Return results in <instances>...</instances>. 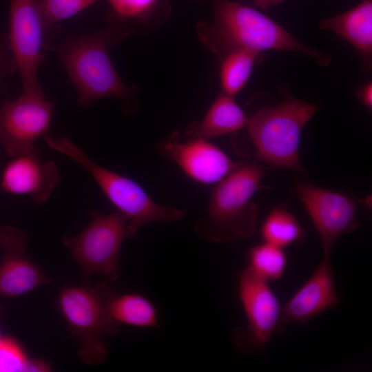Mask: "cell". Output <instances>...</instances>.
Masks as SVG:
<instances>
[{
	"instance_id": "cell-1",
	"label": "cell",
	"mask_w": 372,
	"mask_h": 372,
	"mask_svg": "<svg viewBox=\"0 0 372 372\" xmlns=\"http://www.w3.org/2000/svg\"><path fill=\"white\" fill-rule=\"evenodd\" d=\"M128 32L113 25L79 34L55 25L43 32V49L56 54L77 92L80 105L87 107L98 99L114 97L122 101L125 113L136 109L134 90L122 81L108 52L109 48Z\"/></svg>"
},
{
	"instance_id": "cell-2",
	"label": "cell",
	"mask_w": 372,
	"mask_h": 372,
	"mask_svg": "<svg viewBox=\"0 0 372 372\" xmlns=\"http://www.w3.org/2000/svg\"><path fill=\"white\" fill-rule=\"evenodd\" d=\"M265 172L258 163H240L212 189L207 214L195 220L194 231L218 243L251 237L257 229L258 216L252 198Z\"/></svg>"
},
{
	"instance_id": "cell-3",
	"label": "cell",
	"mask_w": 372,
	"mask_h": 372,
	"mask_svg": "<svg viewBox=\"0 0 372 372\" xmlns=\"http://www.w3.org/2000/svg\"><path fill=\"white\" fill-rule=\"evenodd\" d=\"M212 49L219 53L241 48L260 52L281 50L299 52L326 66L331 56L302 43L278 23L251 7L221 0L215 8L209 37Z\"/></svg>"
},
{
	"instance_id": "cell-4",
	"label": "cell",
	"mask_w": 372,
	"mask_h": 372,
	"mask_svg": "<svg viewBox=\"0 0 372 372\" xmlns=\"http://www.w3.org/2000/svg\"><path fill=\"white\" fill-rule=\"evenodd\" d=\"M48 145L85 168L117 211L127 219L126 238H134L141 227L152 222L172 223L180 220L187 211L155 202L132 178L94 163L66 137L45 136Z\"/></svg>"
},
{
	"instance_id": "cell-5",
	"label": "cell",
	"mask_w": 372,
	"mask_h": 372,
	"mask_svg": "<svg viewBox=\"0 0 372 372\" xmlns=\"http://www.w3.org/2000/svg\"><path fill=\"white\" fill-rule=\"evenodd\" d=\"M115 283L104 280L90 286L83 280L81 285L64 287L59 292L57 307L70 335L78 341L79 358L85 364L104 362L108 351L103 338L118 333V324L107 309V298Z\"/></svg>"
},
{
	"instance_id": "cell-6",
	"label": "cell",
	"mask_w": 372,
	"mask_h": 372,
	"mask_svg": "<svg viewBox=\"0 0 372 372\" xmlns=\"http://www.w3.org/2000/svg\"><path fill=\"white\" fill-rule=\"evenodd\" d=\"M316 110L310 103L289 98L248 118L256 159L273 167L304 173L299 156L300 134Z\"/></svg>"
},
{
	"instance_id": "cell-7",
	"label": "cell",
	"mask_w": 372,
	"mask_h": 372,
	"mask_svg": "<svg viewBox=\"0 0 372 372\" xmlns=\"http://www.w3.org/2000/svg\"><path fill=\"white\" fill-rule=\"evenodd\" d=\"M91 221L75 237L63 236V243L82 269L84 280L100 275L116 282L119 276V251L126 238L127 218L118 211H90Z\"/></svg>"
},
{
	"instance_id": "cell-8",
	"label": "cell",
	"mask_w": 372,
	"mask_h": 372,
	"mask_svg": "<svg viewBox=\"0 0 372 372\" xmlns=\"http://www.w3.org/2000/svg\"><path fill=\"white\" fill-rule=\"evenodd\" d=\"M238 293L246 317V325L236 331L234 342L244 351L260 349L267 345L275 333L282 307L269 282L249 267L240 274Z\"/></svg>"
},
{
	"instance_id": "cell-9",
	"label": "cell",
	"mask_w": 372,
	"mask_h": 372,
	"mask_svg": "<svg viewBox=\"0 0 372 372\" xmlns=\"http://www.w3.org/2000/svg\"><path fill=\"white\" fill-rule=\"evenodd\" d=\"M11 48L19 72L23 94L46 98L39 82L38 68L43 63V29L36 0H9Z\"/></svg>"
},
{
	"instance_id": "cell-10",
	"label": "cell",
	"mask_w": 372,
	"mask_h": 372,
	"mask_svg": "<svg viewBox=\"0 0 372 372\" xmlns=\"http://www.w3.org/2000/svg\"><path fill=\"white\" fill-rule=\"evenodd\" d=\"M293 192L313 223L324 256L330 257L338 238L358 228V202L346 194L300 179L296 181Z\"/></svg>"
},
{
	"instance_id": "cell-11",
	"label": "cell",
	"mask_w": 372,
	"mask_h": 372,
	"mask_svg": "<svg viewBox=\"0 0 372 372\" xmlns=\"http://www.w3.org/2000/svg\"><path fill=\"white\" fill-rule=\"evenodd\" d=\"M53 102L22 93L0 106V145L14 157L37 151L34 142L50 130Z\"/></svg>"
},
{
	"instance_id": "cell-12",
	"label": "cell",
	"mask_w": 372,
	"mask_h": 372,
	"mask_svg": "<svg viewBox=\"0 0 372 372\" xmlns=\"http://www.w3.org/2000/svg\"><path fill=\"white\" fill-rule=\"evenodd\" d=\"M156 148L191 179L205 185L219 182L240 164L232 161L218 146L203 138H189L182 141L174 134Z\"/></svg>"
},
{
	"instance_id": "cell-13",
	"label": "cell",
	"mask_w": 372,
	"mask_h": 372,
	"mask_svg": "<svg viewBox=\"0 0 372 372\" xmlns=\"http://www.w3.org/2000/svg\"><path fill=\"white\" fill-rule=\"evenodd\" d=\"M28 236L23 230L0 226V294L16 298L50 282L27 252Z\"/></svg>"
},
{
	"instance_id": "cell-14",
	"label": "cell",
	"mask_w": 372,
	"mask_h": 372,
	"mask_svg": "<svg viewBox=\"0 0 372 372\" xmlns=\"http://www.w3.org/2000/svg\"><path fill=\"white\" fill-rule=\"evenodd\" d=\"M340 302L329 256H324L309 278L282 307L275 333L292 323H305Z\"/></svg>"
},
{
	"instance_id": "cell-15",
	"label": "cell",
	"mask_w": 372,
	"mask_h": 372,
	"mask_svg": "<svg viewBox=\"0 0 372 372\" xmlns=\"http://www.w3.org/2000/svg\"><path fill=\"white\" fill-rule=\"evenodd\" d=\"M60 180L52 161H43L37 151L12 157L2 172L1 187L6 192L30 196L37 204L46 202Z\"/></svg>"
},
{
	"instance_id": "cell-16",
	"label": "cell",
	"mask_w": 372,
	"mask_h": 372,
	"mask_svg": "<svg viewBox=\"0 0 372 372\" xmlns=\"http://www.w3.org/2000/svg\"><path fill=\"white\" fill-rule=\"evenodd\" d=\"M320 28L331 30L361 54L364 70L371 68L372 1L363 0L350 10L320 21Z\"/></svg>"
},
{
	"instance_id": "cell-17",
	"label": "cell",
	"mask_w": 372,
	"mask_h": 372,
	"mask_svg": "<svg viewBox=\"0 0 372 372\" xmlns=\"http://www.w3.org/2000/svg\"><path fill=\"white\" fill-rule=\"evenodd\" d=\"M248 118L233 96L220 93L201 122L192 124L186 131L189 138L208 140L233 133L247 125Z\"/></svg>"
},
{
	"instance_id": "cell-18",
	"label": "cell",
	"mask_w": 372,
	"mask_h": 372,
	"mask_svg": "<svg viewBox=\"0 0 372 372\" xmlns=\"http://www.w3.org/2000/svg\"><path fill=\"white\" fill-rule=\"evenodd\" d=\"M107 309L118 324L136 327H157V312L152 302L136 293H117L114 289L107 298Z\"/></svg>"
},
{
	"instance_id": "cell-19",
	"label": "cell",
	"mask_w": 372,
	"mask_h": 372,
	"mask_svg": "<svg viewBox=\"0 0 372 372\" xmlns=\"http://www.w3.org/2000/svg\"><path fill=\"white\" fill-rule=\"evenodd\" d=\"M264 242L284 248L293 243H302L306 231L286 206L273 208L260 227Z\"/></svg>"
},
{
	"instance_id": "cell-20",
	"label": "cell",
	"mask_w": 372,
	"mask_h": 372,
	"mask_svg": "<svg viewBox=\"0 0 372 372\" xmlns=\"http://www.w3.org/2000/svg\"><path fill=\"white\" fill-rule=\"evenodd\" d=\"M259 53L255 50L241 48L227 54L220 69L224 93L234 96L241 91L249 79Z\"/></svg>"
},
{
	"instance_id": "cell-21",
	"label": "cell",
	"mask_w": 372,
	"mask_h": 372,
	"mask_svg": "<svg viewBox=\"0 0 372 372\" xmlns=\"http://www.w3.org/2000/svg\"><path fill=\"white\" fill-rule=\"evenodd\" d=\"M47 361L28 355L25 348L14 338L3 335L0 339V372H48Z\"/></svg>"
},
{
	"instance_id": "cell-22",
	"label": "cell",
	"mask_w": 372,
	"mask_h": 372,
	"mask_svg": "<svg viewBox=\"0 0 372 372\" xmlns=\"http://www.w3.org/2000/svg\"><path fill=\"white\" fill-rule=\"evenodd\" d=\"M249 262L248 267L253 271L270 282L282 278L287 265V258L283 248L263 242L250 249Z\"/></svg>"
},
{
	"instance_id": "cell-23",
	"label": "cell",
	"mask_w": 372,
	"mask_h": 372,
	"mask_svg": "<svg viewBox=\"0 0 372 372\" xmlns=\"http://www.w3.org/2000/svg\"><path fill=\"white\" fill-rule=\"evenodd\" d=\"M98 0H36L43 32L74 16Z\"/></svg>"
},
{
	"instance_id": "cell-24",
	"label": "cell",
	"mask_w": 372,
	"mask_h": 372,
	"mask_svg": "<svg viewBox=\"0 0 372 372\" xmlns=\"http://www.w3.org/2000/svg\"><path fill=\"white\" fill-rule=\"evenodd\" d=\"M16 70H18L17 63L9 37L0 30V94L5 86V81Z\"/></svg>"
},
{
	"instance_id": "cell-25",
	"label": "cell",
	"mask_w": 372,
	"mask_h": 372,
	"mask_svg": "<svg viewBox=\"0 0 372 372\" xmlns=\"http://www.w3.org/2000/svg\"><path fill=\"white\" fill-rule=\"evenodd\" d=\"M120 17L132 18L142 15L151 8L156 0H107Z\"/></svg>"
},
{
	"instance_id": "cell-26",
	"label": "cell",
	"mask_w": 372,
	"mask_h": 372,
	"mask_svg": "<svg viewBox=\"0 0 372 372\" xmlns=\"http://www.w3.org/2000/svg\"><path fill=\"white\" fill-rule=\"evenodd\" d=\"M360 101L368 108L372 107V84L368 83L360 87L357 92Z\"/></svg>"
},
{
	"instance_id": "cell-27",
	"label": "cell",
	"mask_w": 372,
	"mask_h": 372,
	"mask_svg": "<svg viewBox=\"0 0 372 372\" xmlns=\"http://www.w3.org/2000/svg\"><path fill=\"white\" fill-rule=\"evenodd\" d=\"M256 5L260 8L267 9L269 7L277 5L284 0H254Z\"/></svg>"
},
{
	"instance_id": "cell-28",
	"label": "cell",
	"mask_w": 372,
	"mask_h": 372,
	"mask_svg": "<svg viewBox=\"0 0 372 372\" xmlns=\"http://www.w3.org/2000/svg\"><path fill=\"white\" fill-rule=\"evenodd\" d=\"M2 311H3V306L0 305V339L3 336V334H2V332H1V313H2Z\"/></svg>"
}]
</instances>
